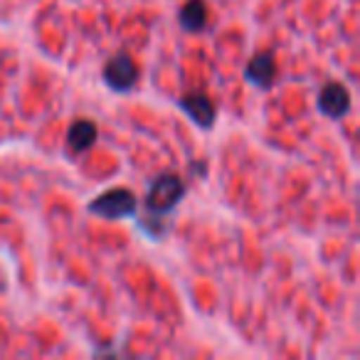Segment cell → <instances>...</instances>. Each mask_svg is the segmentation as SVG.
Returning <instances> with one entry per match:
<instances>
[{
    "label": "cell",
    "instance_id": "6da1fadb",
    "mask_svg": "<svg viewBox=\"0 0 360 360\" xmlns=\"http://www.w3.org/2000/svg\"><path fill=\"white\" fill-rule=\"evenodd\" d=\"M183 195H186L183 178H178L175 173H163L153 180V186H150L148 195H146V205L155 215H163V212L173 210Z\"/></svg>",
    "mask_w": 360,
    "mask_h": 360
},
{
    "label": "cell",
    "instance_id": "7a4b0ae2",
    "mask_svg": "<svg viewBox=\"0 0 360 360\" xmlns=\"http://www.w3.org/2000/svg\"><path fill=\"white\" fill-rule=\"evenodd\" d=\"M139 207L136 195L129 188H114V191L104 193V195L94 198L89 202L91 215L106 217V220H121V217H131Z\"/></svg>",
    "mask_w": 360,
    "mask_h": 360
},
{
    "label": "cell",
    "instance_id": "3957f363",
    "mask_svg": "<svg viewBox=\"0 0 360 360\" xmlns=\"http://www.w3.org/2000/svg\"><path fill=\"white\" fill-rule=\"evenodd\" d=\"M104 82L114 91H129L139 82V65L134 62V57L126 52L111 57L104 65Z\"/></svg>",
    "mask_w": 360,
    "mask_h": 360
},
{
    "label": "cell",
    "instance_id": "277c9868",
    "mask_svg": "<svg viewBox=\"0 0 360 360\" xmlns=\"http://www.w3.org/2000/svg\"><path fill=\"white\" fill-rule=\"evenodd\" d=\"M178 106L186 111V114L191 116L200 129H212V124H215V116H217L215 104H212V99L205 94V91H193V94H186L178 101Z\"/></svg>",
    "mask_w": 360,
    "mask_h": 360
},
{
    "label": "cell",
    "instance_id": "5b68a950",
    "mask_svg": "<svg viewBox=\"0 0 360 360\" xmlns=\"http://www.w3.org/2000/svg\"><path fill=\"white\" fill-rule=\"evenodd\" d=\"M319 109L330 119H343L350 111V91L340 82H328L319 94Z\"/></svg>",
    "mask_w": 360,
    "mask_h": 360
},
{
    "label": "cell",
    "instance_id": "8992f818",
    "mask_svg": "<svg viewBox=\"0 0 360 360\" xmlns=\"http://www.w3.org/2000/svg\"><path fill=\"white\" fill-rule=\"evenodd\" d=\"M247 79L252 82V84L257 86H271V82H274V75H276V65H274V55L271 52H259V55H255L250 60V65H247Z\"/></svg>",
    "mask_w": 360,
    "mask_h": 360
},
{
    "label": "cell",
    "instance_id": "52a82bcc",
    "mask_svg": "<svg viewBox=\"0 0 360 360\" xmlns=\"http://www.w3.org/2000/svg\"><path fill=\"white\" fill-rule=\"evenodd\" d=\"M178 20L188 32H200L202 27H205V22H207L205 0H188L186 6H183V11H180Z\"/></svg>",
    "mask_w": 360,
    "mask_h": 360
},
{
    "label": "cell",
    "instance_id": "ba28073f",
    "mask_svg": "<svg viewBox=\"0 0 360 360\" xmlns=\"http://www.w3.org/2000/svg\"><path fill=\"white\" fill-rule=\"evenodd\" d=\"M67 141H70V148L72 150H86L96 141V126H94V121H89V119H77L75 124L70 126Z\"/></svg>",
    "mask_w": 360,
    "mask_h": 360
},
{
    "label": "cell",
    "instance_id": "9c48e42d",
    "mask_svg": "<svg viewBox=\"0 0 360 360\" xmlns=\"http://www.w3.org/2000/svg\"><path fill=\"white\" fill-rule=\"evenodd\" d=\"M193 173H198V175H200V173H205V165H193Z\"/></svg>",
    "mask_w": 360,
    "mask_h": 360
}]
</instances>
